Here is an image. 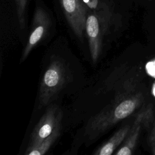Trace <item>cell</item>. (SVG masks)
Listing matches in <instances>:
<instances>
[{
	"label": "cell",
	"instance_id": "obj_1",
	"mask_svg": "<svg viewBox=\"0 0 155 155\" xmlns=\"http://www.w3.org/2000/svg\"><path fill=\"white\" fill-rule=\"evenodd\" d=\"M142 101L140 94L122 99L105 108L88 122L85 134L89 140H94L129 116L140 105Z\"/></svg>",
	"mask_w": 155,
	"mask_h": 155
},
{
	"label": "cell",
	"instance_id": "obj_2",
	"mask_svg": "<svg viewBox=\"0 0 155 155\" xmlns=\"http://www.w3.org/2000/svg\"><path fill=\"white\" fill-rule=\"evenodd\" d=\"M65 67L59 59H54L48 66L42 78L39 100L42 105H47L62 88L65 82Z\"/></svg>",
	"mask_w": 155,
	"mask_h": 155
},
{
	"label": "cell",
	"instance_id": "obj_3",
	"mask_svg": "<svg viewBox=\"0 0 155 155\" xmlns=\"http://www.w3.org/2000/svg\"><path fill=\"white\" fill-rule=\"evenodd\" d=\"M109 19L110 15L105 10L95 11L87 16L85 31L91 60L94 64L97 61L101 54L102 36L107 31Z\"/></svg>",
	"mask_w": 155,
	"mask_h": 155
},
{
	"label": "cell",
	"instance_id": "obj_4",
	"mask_svg": "<svg viewBox=\"0 0 155 155\" xmlns=\"http://www.w3.org/2000/svg\"><path fill=\"white\" fill-rule=\"evenodd\" d=\"M60 2L69 25L75 35L81 39L85 30L88 7L83 0H60Z\"/></svg>",
	"mask_w": 155,
	"mask_h": 155
},
{
	"label": "cell",
	"instance_id": "obj_5",
	"mask_svg": "<svg viewBox=\"0 0 155 155\" xmlns=\"http://www.w3.org/2000/svg\"><path fill=\"white\" fill-rule=\"evenodd\" d=\"M62 112L55 105L50 106L34 128L28 145L41 142L49 136L54 129L61 125Z\"/></svg>",
	"mask_w": 155,
	"mask_h": 155
},
{
	"label": "cell",
	"instance_id": "obj_6",
	"mask_svg": "<svg viewBox=\"0 0 155 155\" xmlns=\"http://www.w3.org/2000/svg\"><path fill=\"white\" fill-rule=\"evenodd\" d=\"M50 25V18L45 10L41 6H37L33 15L31 30L23 50L21 62L26 59L31 50L44 37Z\"/></svg>",
	"mask_w": 155,
	"mask_h": 155
},
{
	"label": "cell",
	"instance_id": "obj_7",
	"mask_svg": "<svg viewBox=\"0 0 155 155\" xmlns=\"http://www.w3.org/2000/svg\"><path fill=\"white\" fill-rule=\"evenodd\" d=\"M153 111L151 105L143 109L137 116L130 132L124 140V143L114 154L116 155H130L133 153L137 144L142 125L148 126L153 120Z\"/></svg>",
	"mask_w": 155,
	"mask_h": 155
},
{
	"label": "cell",
	"instance_id": "obj_8",
	"mask_svg": "<svg viewBox=\"0 0 155 155\" xmlns=\"http://www.w3.org/2000/svg\"><path fill=\"white\" fill-rule=\"evenodd\" d=\"M131 127L127 125L117 131L108 139L104 143L99 147L93 153L95 155H110L116 150V148L124 141L128 134Z\"/></svg>",
	"mask_w": 155,
	"mask_h": 155
},
{
	"label": "cell",
	"instance_id": "obj_9",
	"mask_svg": "<svg viewBox=\"0 0 155 155\" xmlns=\"http://www.w3.org/2000/svg\"><path fill=\"white\" fill-rule=\"evenodd\" d=\"M61 133V125H58L54 131L47 137L39 143L28 145L25 154L26 155H43L50 149Z\"/></svg>",
	"mask_w": 155,
	"mask_h": 155
},
{
	"label": "cell",
	"instance_id": "obj_10",
	"mask_svg": "<svg viewBox=\"0 0 155 155\" xmlns=\"http://www.w3.org/2000/svg\"><path fill=\"white\" fill-rule=\"evenodd\" d=\"M15 2L19 26L23 29L25 25V13L28 0H15Z\"/></svg>",
	"mask_w": 155,
	"mask_h": 155
},
{
	"label": "cell",
	"instance_id": "obj_11",
	"mask_svg": "<svg viewBox=\"0 0 155 155\" xmlns=\"http://www.w3.org/2000/svg\"><path fill=\"white\" fill-rule=\"evenodd\" d=\"M150 147L153 154H155V119L153 122V128L151 131L150 139H149Z\"/></svg>",
	"mask_w": 155,
	"mask_h": 155
},
{
	"label": "cell",
	"instance_id": "obj_12",
	"mask_svg": "<svg viewBox=\"0 0 155 155\" xmlns=\"http://www.w3.org/2000/svg\"><path fill=\"white\" fill-rule=\"evenodd\" d=\"M146 70L149 75L155 78V60L150 61L147 64Z\"/></svg>",
	"mask_w": 155,
	"mask_h": 155
},
{
	"label": "cell",
	"instance_id": "obj_13",
	"mask_svg": "<svg viewBox=\"0 0 155 155\" xmlns=\"http://www.w3.org/2000/svg\"><path fill=\"white\" fill-rule=\"evenodd\" d=\"M87 7L91 10H95L98 5V0H83Z\"/></svg>",
	"mask_w": 155,
	"mask_h": 155
},
{
	"label": "cell",
	"instance_id": "obj_14",
	"mask_svg": "<svg viewBox=\"0 0 155 155\" xmlns=\"http://www.w3.org/2000/svg\"><path fill=\"white\" fill-rule=\"evenodd\" d=\"M151 92L153 95L155 97V81L154 82L153 85H152V88H151Z\"/></svg>",
	"mask_w": 155,
	"mask_h": 155
}]
</instances>
